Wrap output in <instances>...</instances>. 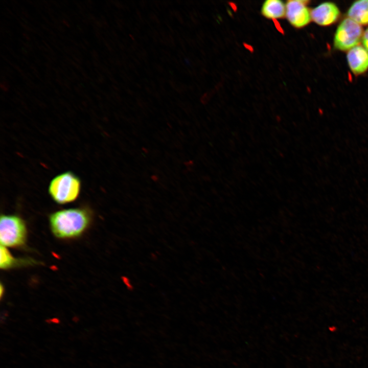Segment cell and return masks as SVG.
Instances as JSON below:
<instances>
[{
  "label": "cell",
  "mask_w": 368,
  "mask_h": 368,
  "mask_svg": "<svg viewBox=\"0 0 368 368\" xmlns=\"http://www.w3.org/2000/svg\"><path fill=\"white\" fill-rule=\"evenodd\" d=\"M49 219L51 230L56 237L72 238L80 236L87 228L91 214L85 208H72L54 212Z\"/></svg>",
  "instance_id": "obj_1"
},
{
  "label": "cell",
  "mask_w": 368,
  "mask_h": 368,
  "mask_svg": "<svg viewBox=\"0 0 368 368\" xmlns=\"http://www.w3.org/2000/svg\"><path fill=\"white\" fill-rule=\"evenodd\" d=\"M81 188V182L79 177L73 172L67 171L52 179L48 192L55 202L63 204L76 200L80 194Z\"/></svg>",
  "instance_id": "obj_2"
},
{
  "label": "cell",
  "mask_w": 368,
  "mask_h": 368,
  "mask_svg": "<svg viewBox=\"0 0 368 368\" xmlns=\"http://www.w3.org/2000/svg\"><path fill=\"white\" fill-rule=\"evenodd\" d=\"M27 238V228L24 221L13 215H2L0 220L1 245L6 247L24 245Z\"/></svg>",
  "instance_id": "obj_3"
},
{
  "label": "cell",
  "mask_w": 368,
  "mask_h": 368,
  "mask_svg": "<svg viewBox=\"0 0 368 368\" xmlns=\"http://www.w3.org/2000/svg\"><path fill=\"white\" fill-rule=\"evenodd\" d=\"M361 26L352 19H343L335 32L334 45L339 50H350L357 46L362 37Z\"/></svg>",
  "instance_id": "obj_4"
},
{
  "label": "cell",
  "mask_w": 368,
  "mask_h": 368,
  "mask_svg": "<svg viewBox=\"0 0 368 368\" xmlns=\"http://www.w3.org/2000/svg\"><path fill=\"white\" fill-rule=\"evenodd\" d=\"M308 1L289 0L286 3L285 18L296 29L307 26L311 20V10L307 7Z\"/></svg>",
  "instance_id": "obj_5"
},
{
  "label": "cell",
  "mask_w": 368,
  "mask_h": 368,
  "mask_svg": "<svg viewBox=\"0 0 368 368\" xmlns=\"http://www.w3.org/2000/svg\"><path fill=\"white\" fill-rule=\"evenodd\" d=\"M340 11L336 5L326 2L318 5L311 10V20L321 26H328L338 19Z\"/></svg>",
  "instance_id": "obj_6"
},
{
  "label": "cell",
  "mask_w": 368,
  "mask_h": 368,
  "mask_svg": "<svg viewBox=\"0 0 368 368\" xmlns=\"http://www.w3.org/2000/svg\"><path fill=\"white\" fill-rule=\"evenodd\" d=\"M347 60L351 70L355 74H362L368 69V52L361 46L357 45L350 50Z\"/></svg>",
  "instance_id": "obj_7"
},
{
  "label": "cell",
  "mask_w": 368,
  "mask_h": 368,
  "mask_svg": "<svg viewBox=\"0 0 368 368\" xmlns=\"http://www.w3.org/2000/svg\"><path fill=\"white\" fill-rule=\"evenodd\" d=\"M261 13L264 17L272 20L285 17L286 4L280 0H267L262 6Z\"/></svg>",
  "instance_id": "obj_8"
},
{
  "label": "cell",
  "mask_w": 368,
  "mask_h": 368,
  "mask_svg": "<svg viewBox=\"0 0 368 368\" xmlns=\"http://www.w3.org/2000/svg\"><path fill=\"white\" fill-rule=\"evenodd\" d=\"M348 15L359 25H368V0L355 2L350 7Z\"/></svg>",
  "instance_id": "obj_9"
},
{
  "label": "cell",
  "mask_w": 368,
  "mask_h": 368,
  "mask_svg": "<svg viewBox=\"0 0 368 368\" xmlns=\"http://www.w3.org/2000/svg\"><path fill=\"white\" fill-rule=\"evenodd\" d=\"M0 267L6 269L17 265L19 262L13 257L7 248L1 245L0 248Z\"/></svg>",
  "instance_id": "obj_10"
},
{
  "label": "cell",
  "mask_w": 368,
  "mask_h": 368,
  "mask_svg": "<svg viewBox=\"0 0 368 368\" xmlns=\"http://www.w3.org/2000/svg\"><path fill=\"white\" fill-rule=\"evenodd\" d=\"M362 41L364 48L368 52V28L365 30L362 35Z\"/></svg>",
  "instance_id": "obj_11"
},
{
  "label": "cell",
  "mask_w": 368,
  "mask_h": 368,
  "mask_svg": "<svg viewBox=\"0 0 368 368\" xmlns=\"http://www.w3.org/2000/svg\"><path fill=\"white\" fill-rule=\"evenodd\" d=\"M185 165H186L187 167L191 166L193 165V161L192 160H190L188 161H187L184 163Z\"/></svg>",
  "instance_id": "obj_12"
},
{
  "label": "cell",
  "mask_w": 368,
  "mask_h": 368,
  "mask_svg": "<svg viewBox=\"0 0 368 368\" xmlns=\"http://www.w3.org/2000/svg\"><path fill=\"white\" fill-rule=\"evenodd\" d=\"M151 179L155 182H156L158 180V177L156 175H152L151 176Z\"/></svg>",
  "instance_id": "obj_13"
},
{
  "label": "cell",
  "mask_w": 368,
  "mask_h": 368,
  "mask_svg": "<svg viewBox=\"0 0 368 368\" xmlns=\"http://www.w3.org/2000/svg\"><path fill=\"white\" fill-rule=\"evenodd\" d=\"M142 149L144 153H147L148 152V150L147 148H146L143 147V148H142Z\"/></svg>",
  "instance_id": "obj_14"
}]
</instances>
